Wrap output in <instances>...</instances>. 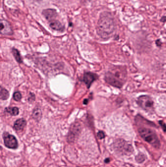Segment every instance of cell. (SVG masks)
I'll return each mask as SVG.
<instances>
[{"label": "cell", "instance_id": "obj_13", "mask_svg": "<svg viewBox=\"0 0 166 167\" xmlns=\"http://www.w3.org/2000/svg\"><path fill=\"white\" fill-rule=\"evenodd\" d=\"M32 116L35 120H37V121H40L42 117V111L41 109L39 108L35 109L33 111Z\"/></svg>", "mask_w": 166, "mask_h": 167}, {"label": "cell", "instance_id": "obj_19", "mask_svg": "<svg viewBox=\"0 0 166 167\" xmlns=\"http://www.w3.org/2000/svg\"><path fill=\"white\" fill-rule=\"evenodd\" d=\"M97 136L98 138L99 139H103L105 137L104 132L103 131H99V132L97 133Z\"/></svg>", "mask_w": 166, "mask_h": 167}, {"label": "cell", "instance_id": "obj_24", "mask_svg": "<svg viewBox=\"0 0 166 167\" xmlns=\"http://www.w3.org/2000/svg\"><path fill=\"white\" fill-rule=\"evenodd\" d=\"M156 42H157L156 43H157V45H158V46H159V45H159V43H160V44H161V42H160V40H157Z\"/></svg>", "mask_w": 166, "mask_h": 167}, {"label": "cell", "instance_id": "obj_21", "mask_svg": "<svg viewBox=\"0 0 166 167\" xmlns=\"http://www.w3.org/2000/svg\"><path fill=\"white\" fill-rule=\"evenodd\" d=\"M35 95L33 93H30L29 96V98H28V100H29V102H33V101L35 100Z\"/></svg>", "mask_w": 166, "mask_h": 167}, {"label": "cell", "instance_id": "obj_22", "mask_svg": "<svg viewBox=\"0 0 166 167\" xmlns=\"http://www.w3.org/2000/svg\"><path fill=\"white\" fill-rule=\"evenodd\" d=\"M160 22H162V23H166V16H162L161 19H160Z\"/></svg>", "mask_w": 166, "mask_h": 167}, {"label": "cell", "instance_id": "obj_11", "mask_svg": "<svg viewBox=\"0 0 166 167\" xmlns=\"http://www.w3.org/2000/svg\"><path fill=\"white\" fill-rule=\"evenodd\" d=\"M50 27L55 30L63 32L64 30V27L62 25V24L60 21L57 20H55L54 21L50 22Z\"/></svg>", "mask_w": 166, "mask_h": 167}, {"label": "cell", "instance_id": "obj_23", "mask_svg": "<svg viewBox=\"0 0 166 167\" xmlns=\"http://www.w3.org/2000/svg\"><path fill=\"white\" fill-rule=\"evenodd\" d=\"M110 161V158H109L105 159L104 160L105 163H108Z\"/></svg>", "mask_w": 166, "mask_h": 167}, {"label": "cell", "instance_id": "obj_5", "mask_svg": "<svg viewBox=\"0 0 166 167\" xmlns=\"http://www.w3.org/2000/svg\"><path fill=\"white\" fill-rule=\"evenodd\" d=\"M114 147L117 150L124 154H132L133 151V148L131 145L128 144L127 142L124 140H118L114 144Z\"/></svg>", "mask_w": 166, "mask_h": 167}, {"label": "cell", "instance_id": "obj_9", "mask_svg": "<svg viewBox=\"0 0 166 167\" xmlns=\"http://www.w3.org/2000/svg\"><path fill=\"white\" fill-rule=\"evenodd\" d=\"M42 15L45 18L47 21L50 22L54 21L58 16L57 11L54 9H45L43 10L42 12Z\"/></svg>", "mask_w": 166, "mask_h": 167}, {"label": "cell", "instance_id": "obj_20", "mask_svg": "<svg viewBox=\"0 0 166 167\" xmlns=\"http://www.w3.org/2000/svg\"><path fill=\"white\" fill-rule=\"evenodd\" d=\"M159 125H160V126L162 128L163 130L164 131V132H166V124L165 123L163 122V121H159Z\"/></svg>", "mask_w": 166, "mask_h": 167}, {"label": "cell", "instance_id": "obj_15", "mask_svg": "<svg viewBox=\"0 0 166 167\" xmlns=\"http://www.w3.org/2000/svg\"><path fill=\"white\" fill-rule=\"evenodd\" d=\"M5 111L13 116H16V115H18L19 113L18 108L17 107L6 108Z\"/></svg>", "mask_w": 166, "mask_h": 167}, {"label": "cell", "instance_id": "obj_6", "mask_svg": "<svg viewBox=\"0 0 166 167\" xmlns=\"http://www.w3.org/2000/svg\"><path fill=\"white\" fill-rule=\"evenodd\" d=\"M81 126L78 123L76 122L71 125L68 135V141L69 142H73L76 140L81 132Z\"/></svg>", "mask_w": 166, "mask_h": 167}, {"label": "cell", "instance_id": "obj_10", "mask_svg": "<svg viewBox=\"0 0 166 167\" xmlns=\"http://www.w3.org/2000/svg\"><path fill=\"white\" fill-rule=\"evenodd\" d=\"M98 78V76L93 73L86 72L84 73L83 76V81L85 84L88 88L90 87L92 84Z\"/></svg>", "mask_w": 166, "mask_h": 167}, {"label": "cell", "instance_id": "obj_2", "mask_svg": "<svg viewBox=\"0 0 166 167\" xmlns=\"http://www.w3.org/2000/svg\"><path fill=\"white\" fill-rule=\"evenodd\" d=\"M126 69L121 66H116L105 76V80L107 83L117 88H121L127 80Z\"/></svg>", "mask_w": 166, "mask_h": 167}, {"label": "cell", "instance_id": "obj_17", "mask_svg": "<svg viewBox=\"0 0 166 167\" xmlns=\"http://www.w3.org/2000/svg\"><path fill=\"white\" fill-rule=\"evenodd\" d=\"M146 159V156L143 153H139L136 156H135V160L139 163H142L145 161Z\"/></svg>", "mask_w": 166, "mask_h": 167}, {"label": "cell", "instance_id": "obj_14", "mask_svg": "<svg viewBox=\"0 0 166 167\" xmlns=\"http://www.w3.org/2000/svg\"><path fill=\"white\" fill-rule=\"evenodd\" d=\"M9 96V93L7 90H5L4 87H1V94H0V98L2 100H6Z\"/></svg>", "mask_w": 166, "mask_h": 167}, {"label": "cell", "instance_id": "obj_18", "mask_svg": "<svg viewBox=\"0 0 166 167\" xmlns=\"http://www.w3.org/2000/svg\"><path fill=\"white\" fill-rule=\"evenodd\" d=\"M22 96L21 93L19 91L15 92L13 95V98L16 101H19L22 99Z\"/></svg>", "mask_w": 166, "mask_h": 167}, {"label": "cell", "instance_id": "obj_1", "mask_svg": "<svg viewBox=\"0 0 166 167\" xmlns=\"http://www.w3.org/2000/svg\"><path fill=\"white\" fill-rule=\"evenodd\" d=\"M116 29L114 18L109 12L104 11L100 14L98 20L96 32L103 39H107L111 37Z\"/></svg>", "mask_w": 166, "mask_h": 167}, {"label": "cell", "instance_id": "obj_8", "mask_svg": "<svg viewBox=\"0 0 166 167\" xmlns=\"http://www.w3.org/2000/svg\"><path fill=\"white\" fill-rule=\"evenodd\" d=\"M0 30L2 35H11L13 33L12 28L9 22L4 19L1 20Z\"/></svg>", "mask_w": 166, "mask_h": 167}, {"label": "cell", "instance_id": "obj_12", "mask_svg": "<svg viewBox=\"0 0 166 167\" xmlns=\"http://www.w3.org/2000/svg\"><path fill=\"white\" fill-rule=\"evenodd\" d=\"M27 125V122L23 118L19 119L14 123V128L17 131L23 130Z\"/></svg>", "mask_w": 166, "mask_h": 167}, {"label": "cell", "instance_id": "obj_3", "mask_svg": "<svg viewBox=\"0 0 166 167\" xmlns=\"http://www.w3.org/2000/svg\"><path fill=\"white\" fill-rule=\"evenodd\" d=\"M140 135L145 141L155 148H160V142L157 135L153 130L147 128H140L138 130Z\"/></svg>", "mask_w": 166, "mask_h": 167}, {"label": "cell", "instance_id": "obj_4", "mask_svg": "<svg viewBox=\"0 0 166 167\" xmlns=\"http://www.w3.org/2000/svg\"><path fill=\"white\" fill-rule=\"evenodd\" d=\"M137 103L140 108L150 113L153 110L154 102L149 96H140L137 98Z\"/></svg>", "mask_w": 166, "mask_h": 167}, {"label": "cell", "instance_id": "obj_16", "mask_svg": "<svg viewBox=\"0 0 166 167\" xmlns=\"http://www.w3.org/2000/svg\"><path fill=\"white\" fill-rule=\"evenodd\" d=\"M12 54L13 55L15 59H16L17 62L19 63H21L22 62V58L20 54L19 51L18 50L15 49H13L12 50Z\"/></svg>", "mask_w": 166, "mask_h": 167}, {"label": "cell", "instance_id": "obj_7", "mask_svg": "<svg viewBox=\"0 0 166 167\" xmlns=\"http://www.w3.org/2000/svg\"><path fill=\"white\" fill-rule=\"evenodd\" d=\"M4 144L5 146L9 149H16L18 147V143L16 137L7 132L3 134Z\"/></svg>", "mask_w": 166, "mask_h": 167}]
</instances>
